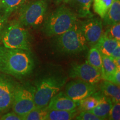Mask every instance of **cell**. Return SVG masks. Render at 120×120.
I'll return each mask as SVG.
<instances>
[{"mask_svg": "<svg viewBox=\"0 0 120 120\" xmlns=\"http://www.w3.org/2000/svg\"><path fill=\"white\" fill-rule=\"evenodd\" d=\"M34 62L30 51L0 46V71L17 79L31 74Z\"/></svg>", "mask_w": 120, "mask_h": 120, "instance_id": "1", "label": "cell"}, {"mask_svg": "<svg viewBox=\"0 0 120 120\" xmlns=\"http://www.w3.org/2000/svg\"><path fill=\"white\" fill-rule=\"evenodd\" d=\"M78 22V17L71 8L62 5L49 15L44 22L43 31L47 36L60 35Z\"/></svg>", "mask_w": 120, "mask_h": 120, "instance_id": "2", "label": "cell"}, {"mask_svg": "<svg viewBox=\"0 0 120 120\" xmlns=\"http://www.w3.org/2000/svg\"><path fill=\"white\" fill-rule=\"evenodd\" d=\"M66 81V77L56 75L46 76L37 81L34 96L36 107L47 106L52 97L60 92Z\"/></svg>", "mask_w": 120, "mask_h": 120, "instance_id": "3", "label": "cell"}, {"mask_svg": "<svg viewBox=\"0 0 120 120\" xmlns=\"http://www.w3.org/2000/svg\"><path fill=\"white\" fill-rule=\"evenodd\" d=\"M57 36L56 46L62 53L77 54L87 49V42L78 22L66 32Z\"/></svg>", "mask_w": 120, "mask_h": 120, "instance_id": "4", "label": "cell"}, {"mask_svg": "<svg viewBox=\"0 0 120 120\" xmlns=\"http://www.w3.org/2000/svg\"><path fill=\"white\" fill-rule=\"evenodd\" d=\"M0 38L3 46L8 49L31 50L29 34L18 21L7 24Z\"/></svg>", "mask_w": 120, "mask_h": 120, "instance_id": "5", "label": "cell"}, {"mask_svg": "<svg viewBox=\"0 0 120 120\" xmlns=\"http://www.w3.org/2000/svg\"><path fill=\"white\" fill-rule=\"evenodd\" d=\"M48 8L47 0H35L19 8L18 21L24 27H36L44 21Z\"/></svg>", "mask_w": 120, "mask_h": 120, "instance_id": "6", "label": "cell"}, {"mask_svg": "<svg viewBox=\"0 0 120 120\" xmlns=\"http://www.w3.org/2000/svg\"><path fill=\"white\" fill-rule=\"evenodd\" d=\"M35 90V87L30 84H16L11 107L13 111L22 117L34 109Z\"/></svg>", "mask_w": 120, "mask_h": 120, "instance_id": "7", "label": "cell"}, {"mask_svg": "<svg viewBox=\"0 0 120 120\" xmlns=\"http://www.w3.org/2000/svg\"><path fill=\"white\" fill-rule=\"evenodd\" d=\"M97 90L96 84L77 79L73 80L67 84L64 93L71 100L76 102H79L86 97L92 95Z\"/></svg>", "mask_w": 120, "mask_h": 120, "instance_id": "8", "label": "cell"}, {"mask_svg": "<svg viewBox=\"0 0 120 120\" xmlns=\"http://www.w3.org/2000/svg\"><path fill=\"white\" fill-rule=\"evenodd\" d=\"M69 76L92 84H96L102 79L101 72L86 61L83 64H73L69 71Z\"/></svg>", "mask_w": 120, "mask_h": 120, "instance_id": "9", "label": "cell"}, {"mask_svg": "<svg viewBox=\"0 0 120 120\" xmlns=\"http://www.w3.org/2000/svg\"><path fill=\"white\" fill-rule=\"evenodd\" d=\"M87 42L91 46L97 44L103 34L102 21L98 18H88L79 24Z\"/></svg>", "mask_w": 120, "mask_h": 120, "instance_id": "10", "label": "cell"}, {"mask_svg": "<svg viewBox=\"0 0 120 120\" xmlns=\"http://www.w3.org/2000/svg\"><path fill=\"white\" fill-rule=\"evenodd\" d=\"M16 86L12 79L0 75V113L7 111L12 107Z\"/></svg>", "mask_w": 120, "mask_h": 120, "instance_id": "11", "label": "cell"}, {"mask_svg": "<svg viewBox=\"0 0 120 120\" xmlns=\"http://www.w3.org/2000/svg\"><path fill=\"white\" fill-rule=\"evenodd\" d=\"M79 102L71 100L64 92H58L52 97L47 105L49 109L72 110L77 109Z\"/></svg>", "mask_w": 120, "mask_h": 120, "instance_id": "12", "label": "cell"}, {"mask_svg": "<svg viewBox=\"0 0 120 120\" xmlns=\"http://www.w3.org/2000/svg\"><path fill=\"white\" fill-rule=\"evenodd\" d=\"M93 0H71L72 6L77 17L83 19L92 17L94 15L91 12V7Z\"/></svg>", "mask_w": 120, "mask_h": 120, "instance_id": "13", "label": "cell"}, {"mask_svg": "<svg viewBox=\"0 0 120 120\" xmlns=\"http://www.w3.org/2000/svg\"><path fill=\"white\" fill-rule=\"evenodd\" d=\"M119 45H120V41L107 36L103 33L98 42L95 45L102 55L110 56L114 49Z\"/></svg>", "mask_w": 120, "mask_h": 120, "instance_id": "14", "label": "cell"}, {"mask_svg": "<svg viewBox=\"0 0 120 120\" xmlns=\"http://www.w3.org/2000/svg\"><path fill=\"white\" fill-rule=\"evenodd\" d=\"M113 102L111 99L103 94L98 105L89 111L101 118V120H107Z\"/></svg>", "mask_w": 120, "mask_h": 120, "instance_id": "15", "label": "cell"}, {"mask_svg": "<svg viewBox=\"0 0 120 120\" xmlns=\"http://www.w3.org/2000/svg\"><path fill=\"white\" fill-rule=\"evenodd\" d=\"M103 25L110 26L120 21V0H115L103 18Z\"/></svg>", "mask_w": 120, "mask_h": 120, "instance_id": "16", "label": "cell"}, {"mask_svg": "<svg viewBox=\"0 0 120 120\" xmlns=\"http://www.w3.org/2000/svg\"><path fill=\"white\" fill-rule=\"evenodd\" d=\"M100 88L102 94L106 96L109 97L111 99L112 102H120V86L104 79L100 85Z\"/></svg>", "mask_w": 120, "mask_h": 120, "instance_id": "17", "label": "cell"}, {"mask_svg": "<svg viewBox=\"0 0 120 120\" xmlns=\"http://www.w3.org/2000/svg\"><path fill=\"white\" fill-rule=\"evenodd\" d=\"M28 0H0V14L8 18L9 16Z\"/></svg>", "mask_w": 120, "mask_h": 120, "instance_id": "18", "label": "cell"}, {"mask_svg": "<svg viewBox=\"0 0 120 120\" xmlns=\"http://www.w3.org/2000/svg\"><path fill=\"white\" fill-rule=\"evenodd\" d=\"M78 113L77 109L72 110L49 109L46 120H71Z\"/></svg>", "mask_w": 120, "mask_h": 120, "instance_id": "19", "label": "cell"}, {"mask_svg": "<svg viewBox=\"0 0 120 120\" xmlns=\"http://www.w3.org/2000/svg\"><path fill=\"white\" fill-rule=\"evenodd\" d=\"M103 96L102 92H96L92 95L86 97L79 101V105L77 107L78 111H89L98 105Z\"/></svg>", "mask_w": 120, "mask_h": 120, "instance_id": "20", "label": "cell"}, {"mask_svg": "<svg viewBox=\"0 0 120 120\" xmlns=\"http://www.w3.org/2000/svg\"><path fill=\"white\" fill-rule=\"evenodd\" d=\"M86 62L101 72L102 68V54L96 45L92 46L88 52Z\"/></svg>", "mask_w": 120, "mask_h": 120, "instance_id": "21", "label": "cell"}, {"mask_svg": "<svg viewBox=\"0 0 120 120\" xmlns=\"http://www.w3.org/2000/svg\"><path fill=\"white\" fill-rule=\"evenodd\" d=\"M49 109L47 106L36 107L27 113L22 116V120H46Z\"/></svg>", "mask_w": 120, "mask_h": 120, "instance_id": "22", "label": "cell"}, {"mask_svg": "<svg viewBox=\"0 0 120 120\" xmlns=\"http://www.w3.org/2000/svg\"><path fill=\"white\" fill-rule=\"evenodd\" d=\"M94 1V12L101 17L102 19L107 12L115 0H93Z\"/></svg>", "mask_w": 120, "mask_h": 120, "instance_id": "23", "label": "cell"}, {"mask_svg": "<svg viewBox=\"0 0 120 120\" xmlns=\"http://www.w3.org/2000/svg\"><path fill=\"white\" fill-rule=\"evenodd\" d=\"M102 68L101 70L102 78L103 76L112 74L117 70L113 58L111 56L102 55Z\"/></svg>", "mask_w": 120, "mask_h": 120, "instance_id": "24", "label": "cell"}, {"mask_svg": "<svg viewBox=\"0 0 120 120\" xmlns=\"http://www.w3.org/2000/svg\"><path fill=\"white\" fill-rule=\"evenodd\" d=\"M104 34L108 37L118 41H120V22L109 26Z\"/></svg>", "mask_w": 120, "mask_h": 120, "instance_id": "25", "label": "cell"}, {"mask_svg": "<svg viewBox=\"0 0 120 120\" xmlns=\"http://www.w3.org/2000/svg\"><path fill=\"white\" fill-rule=\"evenodd\" d=\"M107 119L110 120H120V103H113L109 110Z\"/></svg>", "mask_w": 120, "mask_h": 120, "instance_id": "26", "label": "cell"}, {"mask_svg": "<svg viewBox=\"0 0 120 120\" xmlns=\"http://www.w3.org/2000/svg\"><path fill=\"white\" fill-rule=\"evenodd\" d=\"M75 119L78 120H101V118L90 111H81L79 115H76Z\"/></svg>", "mask_w": 120, "mask_h": 120, "instance_id": "27", "label": "cell"}, {"mask_svg": "<svg viewBox=\"0 0 120 120\" xmlns=\"http://www.w3.org/2000/svg\"><path fill=\"white\" fill-rule=\"evenodd\" d=\"M102 79L109 81L112 83L120 86V69H117L115 72L107 76H103Z\"/></svg>", "mask_w": 120, "mask_h": 120, "instance_id": "28", "label": "cell"}, {"mask_svg": "<svg viewBox=\"0 0 120 120\" xmlns=\"http://www.w3.org/2000/svg\"><path fill=\"white\" fill-rule=\"evenodd\" d=\"M2 120H22L21 116L14 111L8 112L3 115L0 118Z\"/></svg>", "mask_w": 120, "mask_h": 120, "instance_id": "29", "label": "cell"}, {"mask_svg": "<svg viewBox=\"0 0 120 120\" xmlns=\"http://www.w3.org/2000/svg\"><path fill=\"white\" fill-rule=\"evenodd\" d=\"M7 19H8V18L0 14V37H1L3 31L6 26Z\"/></svg>", "mask_w": 120, "mask_h": 120, "instance_id": "30", "label": "cell"}, {"mask_svg": "<svg viewBox=\"0 0 120 120\" xmlns=\"http://www.w3.org/2000/svg\"><path fill=\"white\" fill-rule=\"evenodd\" d=\"M111 57L113 58H120V45H118L112 52Z\"/></svg>", "mask_w": 120, "mask_h": 120, "instance_id": "31", "label": "cell"}, {"mask_svg": "<svg viewBox=\"0 0 120 120\" xmlns=\"http://www.w3.org/2000/svg\"><path fill=\"white\" fill-rule=\"evenodd\" d=\"M113 61L115 62V64H116L117 68L120 69V58H113Z\"/></svg>", "mask_w": 120, "mask_h": 120, "instance_id": "32", "label": "cell"}, {"mask_svg": "<svg viewBox=\"0 0 120 120\" xmlns=\"http://www.w3.org/2000/svg\"><path fill=\"white\" fill-rule=\"evenodd\" d=\"M57 2H64V3H68L70 2L71 0H56Z\"/></svg>", "mask_w": 120, "mask_h": 120, "instance_id": "33", "label": "cell"}]
</instances>
